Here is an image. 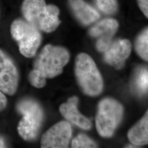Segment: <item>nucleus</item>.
Returning a JSON list of instances; mask_svg holds the SVG:
<instances>
[{
	"mask_svg": "<svg viewBox=\"0 0 148 148\" xmlns=\"http://www.w3.org/2000/svg\"><path fill=\"white\" fill-rule=\"evenodd\" d=\"M21 11L25 21L42 32H54L61 23L59 8L54 5H47L45 0H23Z\"/></svg>",
	"mask_w": 148,
	"mask_h": 148,
	"instance_id": "1",
	"label": "nucleus"
},
{
	"mask_svg": "<svg viewBox=\"0 0 148 148\" xmlns=\"http://www.w3.org/2000/svg\"><path fill=\"white\" fill-rule=\"evenodd\" d=\"M69 58V52L66 48L46 45L36 59L32 72L43 79L53 78L62 73Z\"/></svg>",
	"mask_w": 148,
	"mask_h": 148,
	"instance_id": "2",
	"label": "nucleus"
},
{
	"mask_svg": "<svg viewBox=\"0 0 148 148\" xmlns=\"http://www.w3.org/2000/svg\"><path fill=\"white\" fill-rule=\"evenodd\" d=\"M75 75L81 89L90 96L99 95L103 88L101 74L93 59L87 54H79L75 61Z\"/></svg>",
	"mask_w": 148,
	"mask_h": 148,
	"instance_id": "3",
	"label": "nucleus"
},
{
	"mask_svg": "<svg viewBox=\"0 0 148 148\" xmlns=\"http://www.w3.org/2000/svg\"><path fill=\"white\" fill-rule=\"evenodd\" d=\"M11 33L23 56L27 58L35 56L42 40L40 32L36 27L25 20L16 19L11 24Z\"/></svg>",
	"mask_w": 148,
	"mask_h": 148,
	"instance_id": "4",
	"label": "nucleus"
},
{
	"mask_svg": "<svg viewBox=\"0 0 148 148\" xmlns=\"http://www.w3.org/2000/svg\"><path fill=\"white\" fill-rule=\"evenodd\" d=\"M16 108L23 115L18 127L19 135L25 140L34 139L42 122L43 114L41 107L36 101L26 99L21 101Z\"/></svg>",
	"mask_w": 148,
	"mask_h": 148,
	"instance_id": "5",
	"label": "nucleus"
},
{
	"mask_svg": "<svg viewBox=\"0 0 148 148\" xmlns=\"http://www.w3.org/2000/svg\"><path fill=\"white\" fill-rule=\"evenodd\" d=\"M123 108L120 103L107 98L100 101L95 119L97 130L103 137H110L121 121Z\"/></svg>",
	"mask_w": 148,
	"mask_h": 148,
	"instance_id": "6",
	"label": "nucleus"
},
{
	"mask_svg": "<svg viewBox=\"0 0 148 148\" xmlns=\"http://www.w3.org/2000/svg\"><path fill=\"white\" fill-rule=\"evenodd\" d=\"M72 130L68 122H59L51 127L42 136L41 147L43 148H67L71 137Z\"/></svg>",
	"mask_w": 148,
	"mask_h": 148,
	"instance_id": "7",
	"label": "nucleus"
},
{
	"mask_svg": "<svg viewBox=\"0 0 148 148\" xmlns=\"http://www.w3.org/2000/svg\"><path fill=\"white\" fill-rule=\"evenodd\" d=\"M119 27V23L112 18H106L97 22L90 29L89 34L97 39L96 48L104 53L112 42V38Z\"/></svg>",
	"mask_w": 148,
	"mask_h": 148,
	"instance_id": "8",
	"label": "nucleus"
},
{
	"mask_svg": "<svg viewBox=\"0 0 148 148\" xmlns=\"http://www.w3.org/2000/svg\"><path fill=\"white\" fill-rule=\"evenodd\" d=\"M18 73L11 59L0 49V90L7 95H14L17 89Z\"/></svg>",
	"mask_w": 148,
	"mask_h": 148,
	"instance_id": "9",
	"label": "nucleus"
},
{
	"mask_svg": "<svg viewBox=\"0 0 148 148\" xmlns=\"http://www.w3.org/2000/svg\"><path fill=\"white\" fill-rule=\"evenodd\" d=\"M131 48V43L127 39L112 41L109 47L104 52V60L116 69H121L130 56Z\"/></svg>",
	"mask_w": 148,
	"mask_h": 148,
	"instance_id": "10",
	"label": "nucleus"
},
{
	"mask_svg": "<svg viewBox=\"0 0 148 148\" xmlns=\"http://www.w3.org/2000/svg\"><path fill=\"white\" fill-rule=\"evenodd\" d=\"M77 103L78 98L76 97L69 98L67 102L60 106V112L67 120L79 128L85 130H90L92 123L88 119L79 113Z\"/></svg>",
	"mask_w": 148,
	"mask_h": 148,
	"instance_id": "11",
	"label": "nucleus"
},
{
	"mask_svg": "<svg viewBox=\"0 0 148 148\" xmlns=\"http://www.w3.org/2000/svg\"><path fill=\"white\" fill-rule=\"evenodd\" d=\"M69 7L77 21L84 25H89L97 21L99 12L84 0H68Z\"/></svg>",
	"mask_w": 148,
	"mask_h": 148,
	"instance_id": "12",
	"label": "nucleus"
},
{
	"mask_svg": "<svg viewBox=\"0 0 148 148\" xmlns=\"http://www.w3.org/2000/svg\"><path fill=\"white\" fill-rule=\"evenodd\" d=\"M128 138L136 145L148 144V110L140 120L130 129Z\"/></svg>",
	"mask_w": 148,
	"mask_h": 148,
	"instance_id": "13",
	"label": "nucleus"
},
{
	"mask_svg": "<svg viewBox=\"0 0 148 148\" xmlns=\"http://www.w3.org/2000/svg\"><path fill=\"white\" fill-rule=\"evenodd\" d=\"M133 90L139 95L148 92V68L145 66L138 68L134 74L132 82Z\"/></svg>",
	"mask_w": 148,
	"mask_h": 148,
	"instance_id": "14",
	"label": "nucleus"
},
{
	"mask_svg": "<svg viewBox=\"0 0 148 148\" xmlns=\"http://www.w3.org/2000/svg\"><path fill=\"white\" fill-rule=\"evenodd\" d=\"M134 46L138 54L144 60L148 62V27L138 35Z\"/></svg>",
	"mask_w": 148,
	"mask_h": 148,
	"instance_id": "15",
	"label": "nucleus"
},
{
	"mask_svg": "<svg viewBox=\"0 0 148 148\" xmlns=\"http://www.w3.org/2000/svg\"><path fill=\"white\" fill-rule=\"evenodd\" d=\"M95 2L99 10L106 15L114 14L117 11V0H95Z\"/></svg>",
	"mask_w": 148,
	"mask_h": 148,
	"instance_id": "16",
	"label": "nucleus"
},
{
	"mask_svg": "<svg viewBox=\"0 0 148 148\" xmlns=\"http://www.w3.org/2000/svg\"><path fill=\"white\" fill-rule=\"evenodd\" d=\"M73 148H97V145L90 138L84 134H79L72 142Z\"/></svg>",
	"mask_w": 148,
	"mask_h": 148,
	"instance_id": "17",
	"label": "nucleus"
},
{
	"mask_svg": "<svg viewBox=\"0 0 148 148\" xmlns=\"http://www.w3.org/2000/svg\"><path fill=\"white\" fill-rule=\"evenodd\" d=\"M137 2L140 10L148 18V0H137Z\"/></svg>",
	"mask_w": 148,
	"mask_h": 148,
	"instance_id": "18",
	"label": "nucleus"
},
{
	"mask_svg": "<svg viewBox=\"0 0 148 148\" xmlns=\"http://www.w3.org/2000/svg\"><path fill=\"white\" fill-rule=\"evenodd\" d=\"M7 104V99L5 95L0 90V111L5 108Z\"/></svg>",
	"mask_w": 148,
	"mask_h": 148,
	"instance_id": "19",
	"label": "nucleus"
},
{
	"mask_svg": "<svg viewBox=\"0 0 148 148\" xmlns=\"http://www.w3.org/2000/svg\"><path fill=\"white\" fill-rule=\"evenodd\" d=\"M5 143H4L3 139L0 138V148H4V147H5Z\"/></svg>",
	"mask_w": 148,
	"mask_h": 148,
	"instance_id": "20",
	"label": "nucleus"
}]
</instances>
